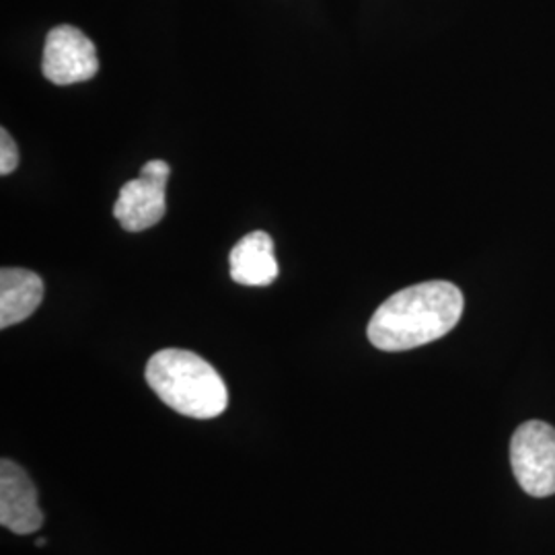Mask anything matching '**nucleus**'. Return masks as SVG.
<instances>
[{"label":"nucleus","instance_id":"obj_1","mask_svg":"<svg viewBox=\"0 0 555 555\" xmlns=\"http://www.w3.org/2000/svg\"><path fill=\"white\" fill-rule=\"evenodd\" d=\"M463 293L444 280L422 282L387 298L369 321V339L383 352H405L437 341L463 315Z\"/></svg>","mask_w":555,"mask_h":555},{"label":"nucleus","instance_id":"obj_2","mask_svg":"<svg viewBox=\"0 0 555 555\" xmlns=\"http://www.w3.org/2000/svg\"><path fill=\"white\" fill-rule=\"evenodd\" d=\"M149 387L171 410L196 420H210L227 410L224 380L210 362L188 350H160L146 364Z\"/></svg>","mask_w":555,"mask_h":555},{"label":"nucleus","instance_id":"obj_3","mask_svg":"<svg viewBox=\"0 0 555 555\" xmlns=\"http://www.w3.org/2000/svg\"><path fill=\"white\" fill-rule=\"evenodd\" d=\"M511 465L518 486L529 496H554V426L541 420H529L520 424L511 440Z\"/></svg>","mask_w":555,"mask_h":555},{"label":"nucleus","instance_id":"obj_4","mask_svg":"<svg viewBox=\"0 0 555 555\" xmlns=\"http://www.w3.org/2000/svg\"><path fill=\"white\" fill-rule=\"evenodd\" d=\"M169 173V163L160 159L149 160L142 167L139 179L121 185L118 202L114 206V217L118 219L121 229L140 233L160 222L167 210L165 190Z\"/></svg>","mask_w":555,"mask_h":555},{"label":"nucleus","instance_id":"obj_5","mask_svg":"<svg viewBox=\"0 0 555 555\" xmlns=\"http://www.w3.org/2000/svg\"><path fill=\"white\" fill-rule=\"evenodd\" d=\"M100 70L95 43L73 25L54 27L43 46L41 73L43 77L66 87L91 80Z\"/></svg>","mask_w":555,"mask_h":555},{"label":"nucleus","instance_id":"obj_6","mask_svg":"<svg viewBox=\"0 0 555 555\" xmlns=\"http://www.w3.org/2000/svg\"><path fill=\"white\" fill-rule=\"evenodd\" d=\"M43 522L38 488L15 461L0 463V525L15 535L36 533Z\"/></svg>","mask_w":555,"mask_h":555},{"label":"nucleus","instance_id":"obj_7","mask_svg":"<svg viewBox=\"0 0 555 555\" xmlns=\"http://www.w3.org/2000/svg\"><path fill=\"white\" fill-rule=\"evenodd\" d=\"M229 263L231 278L241 286H270L278 278L274 241L263 231H254L233 247Z\"/></svg>","mask_w":555,"mask_h":555},{"label":"nucleus","instance_id":"obj_8","mask_svg":"<svg viewBox=\"0 0 555 555\" xmlns=\"http://www.w3.org/2000/svg\"><path fill=\"white\" fill-rule=\"evenodd\" d=\"M43 298V280L31 270L2 268L0 272V327L7 330L31 318Z\"/></svg>","mask_w":555,"mask_h":555},{"label":"nucleus","instance_id":"obj_9","mask_svg":"<svg viewBox=\"0 0 555 555\" xmlns=\"http://www.w3.org/2000/svg\"><path fill=\"white\" fill-rule=\"evenodd\" d=\"M20 165V149L13 137L2 128L0 130V176H9Z\"/></svg>","mask_w":555,"mask_h":555},{"label":"nucleus","instance_id":"obj_10","mask_svg":"<svg viewBox=\"0 0 555 555\" xmlns=\"http://www.w3.org/2000/svg\"><path fill=\"white\" fill-rule=\"evenodd\" d=\"M36 545H38V547H43V545H46V539H38V541H36Z\"/></svg>","mask_w":555,"mask_h":555}]
</instances>
